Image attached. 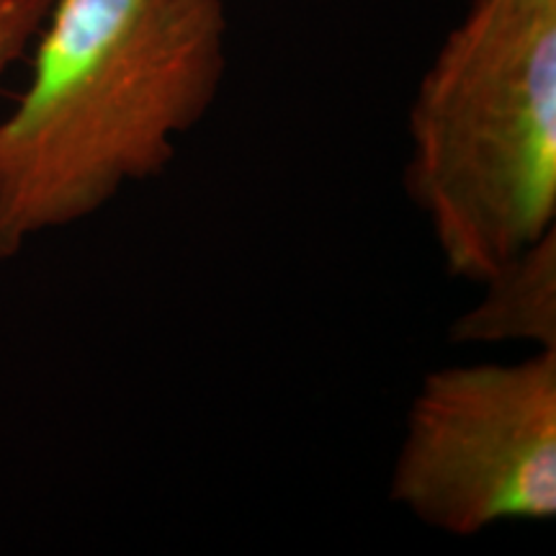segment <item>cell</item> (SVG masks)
I'll return each mask as SVG.
<instances>
[{
  "label": "cell",
  "instance_id": "3",
  "mask_svg": "<svg viewBox=\"0 0 556 556\" xmlns=\"http://www.w3.org/2000/svg\"><path fill=\"white\" fill-rule=\"evenodd\" d=\"M389 497L422 526L477 536L556 516V348L430 371L405 417Z\"/></svg>",
  "mask_w": 556,
  "mask_h": 556
},
{
  "label": "cell",
  "instance_id": "5",
  "mask_svg": "<svg viewBox=\"0 0 556 556\" xmlns=\"http://www.w3.org/2000/svg\"><path fill=\"white\" fill-rule=\"evenodd\" d=\"M52 0H0V78L34 45Z\"/></svg>",
  "mask_w": 556,
  "mask_h": 556
},
{
  "label": "cell",
  "instance_id": "4",
  "mask_svg": "<svg viewBox=\"0 0 556 556\" xmlns=\"http://www.w3.org/2000/svg\"><path fill=\"white\" fill-rule=\"evenodd\" d=\"M479 287L482 296L451 323V343L556 348V227L492 270Z\"/></svg>",
  "mask_w": 556,
  "mask_h": 556
},
{
  "label": "cell",
  "instance_id": "1",
  "mask_svg": "<svg viewBox=\"0 0 556 556\" xmlns=\"http://www.w3.org/2000/svg\"><path fill=\"white\" fill-rule=\"evenodd\" d=\"M225 70V0H52L0 119V261L157 178Z\"/></svg>",
  "mask_w": 556,
  "mask_h": 556
},
{
  "label": "cell",
  "instance_id": "2",
  "mask_svg": "<svg viewBox=\"0 0 556 556\" xmlns=\"http://www.w3.org/2000/svg\"><path fill=\"white\" fill-rule=\"evenodd\" d=\"M405 189L469 283L556 227V0H471L409 106Z\"/></svg>",
  "mask_w": 556,
  "mask_h": 556
}]
</instances>
